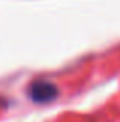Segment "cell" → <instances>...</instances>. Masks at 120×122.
Listing matches in <instances>:
<instances>
[{
	"label": "cell",
	"mask_w": 120,
	"mask_h": 122,
	"mask_svg": "<svg viewBox=\"0 0 120 122\" xmlns=\"http://www.w3.org/2000/svg\"><path fill=\"white\" fill-rule=\"evenodd\" d=\"M29 96L36 102H48L57 96V88L48 82H36L29 88Z\"/></svg>",
	"instance_id": "obj_1"
}]
</instances>
